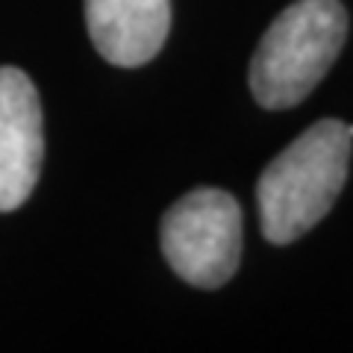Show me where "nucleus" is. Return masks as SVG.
<instances>
[{
	"label": "nucleus",
	"instance_id": "1",
	"mask_svg": "<svg viewBox=\"0 0 353 353\" xmlns=\"http://www.w3.org/2000/svg\"><path fill=\"white\" fill-rule=\"evenodd\" d=\"M353 127L318 121L301 132L259 176L262 236L289 245L309 233L330 209L347 180Z\"/></svg>",
	"mask_w": 353,
	"mask_h": 353
},
{
	"label": "nucleus",
	"instance_id": "2",
	"mask_svg": "<svg viewBox=\"0 0 353 353\" xmlns=\"http://www.w3.org/2000/svg\"><path fill=\"white\" fill-rule=\"evenodd\" d=\"M347 36L339 0H297L265 30L250 62L253 97L265 109L297 106L333 68Z\"/></svg>",
	"mask_w": 353,
	"mask_h": 353
},
{
	"label": "nucleus",
	"instance_id": "3",
	"mask_svg": "<svg viewBox=\"0 0 353 353\" xmlns=\"http://www.w3.org/2000/svg\"><path fill=\"white\" fill-rule=\"evenodd\" d=\"M162 253L197 289H218L236 274L241 256V212L233 194L194 189L162 218Z\"/></svg>",
	"mask_w": 353,
	"mask_h": 353
},
{
	"label": "nucleus",
	"instance_id": "4",
	"mask_svg": "<svg viewBox=\"0 0 353 353\" xmlns=\"http://www.w3.org/2000/svg\"><path fill=\"white\" fill-rule=\"evenodd\" d=\"M44 159V118L32 80L0 68V212H12L32 194Z\"/></svg>",
	"mask_w": 353,
	"mask_h": 353
},
{
	"label": "nucleus",
	"instance_id": "5",
	"mask_svg": "<svg viewBox=\"0 0 353 353\" xmlns=\"http://www.w3.org/2000/svg\"><path fill=\"white\" fill-rule=\"evenodd\" d=\"M85 24L106 62L139 68L168 39L171 0H85Z\"/></svg>",
	"mask_w": 353,
	"mask_h": 353
}]
</instances>
